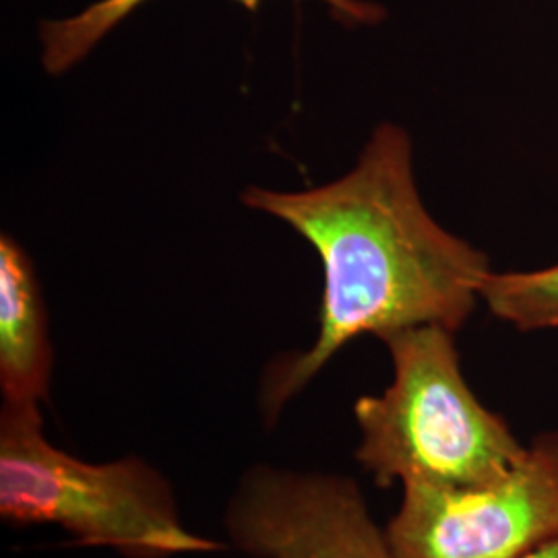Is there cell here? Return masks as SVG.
Instances as JSON below:
<instances>
[{
	"mask_svg": "<svg viewBox=\"0 0 558 558\" xmlns=\"http://www.w3.org/2000/svg\"><path fill=\"white\" fill-rule=\"evenodd\" d=\"M383 341L393 380L354 405L360 465L380 486L476 488L507 476L527 445L470 389L453 331L424 325Z\"/></svg>",
	"mask_w": 558,
	"mask_h": 558,
	"instance_id": "7a4b0ae2",
	"label": "cell"
},
{
	"mask_svg": "<svg viewBox=\"0 0 558 558\" xmlns=\"http://www.w3.org/2000/svg\"><path fill=\"white\" fill-rule=\"evenodd\" d=\"M521 558H558V536L548 539L546 544H542L536 550H532L530 555Z\"/></svg>",
	"mask_w": 558,
	"mask_h": 558,
	"instance_id": "9c48e42d",
	"label": "cell"
},
{
	"mask_svg": "<svg viewBox=\"0 0 558 558\" xmlns=\"http://www.w3.org/2000/svg\"><path fill=\"white\" fill-rule=\"evenodd\" d=\"M242 203L308 240L325 278L315 343L276 360L263 379L260 408L269 420L352 339H385L424 325L456 333L493 271L480 251L426 211L414 182L412 143L396 124H380L356 168L336 182L300 193L248 189Z\"/></svg>",
	"mask_w": 558,
	"mask_h": 558,
	"instance_id": "6da1fadb",
	"label": "cell"
},
{
	"mask_svg": "<svg viewBox=\"0 0 558 558\" xmlns=\"http://www.w3.org/2000/svg\"><path fill=\"white\" fill-rule=\"evenodd\" d=\"M480 300L488 311L521 331L558 327V265L538 271H490Z\"/></svg>",
	"mask_w": 558,
	"mask_h": 558,
	"instance_id": "ba28073f",
	"label": "cell"
},
{
	"mask_svg": "<svg viewBox=\"0 0 558 558\" xmlns=\"http://www.w3.org/2000/svg\"><path fill=\"white\" fill-rule=\"evenodd\" d=\"M149 0H98L66 20L44 21L40 25L41 64L50 75H62L80 64L122 21L129 20ZM246 11H259L263 0H234ZM345 25H375L385 11L366 0H317Z\"/></svg>",
	"mask_w": 558,
	"mask_h": 558,
	"instance_id": "52a82bcc",
	"label": "cell"
},
{
	"mask_svg": "<svg viewBox=\"0 0 558 558\" xmlns=\"http://www.w3.org/2000/svg\"><path fill=\"white\" fill-rule=\"evenodd\" d=\"M393 558H521L558 536V428L476 488L403 486L385 527Z\"/></svg>",
	"mask_w": 558,
	"mask_h": 558,
	"instance_id": "277c9868",
	"label": "cell"
},
{
	"mask_svg": "<svg viewBox=\"0 0 558 558\" xmlns=\"http://www.w3.org/2000/svg\"><path fill=\"white\" fill-rule=\"evenodd\" d=\"M0 515L11 525H57L80 544L129 558L220 550L189 532L172 488L143 459L87 463L44 435L40 403L4 401L0 412Z\"/></svg>",
	"mask_w": 558,
	"mask_h": 558,
	"instance_id": "3957f363",
	"label": "cell"
},
{
	"mask_svg": "<svg viewBox=\"0 0 558 558\" xmlns=\"http://www.w3.org/2000/svg\"><path fill=\"white\" fill-rule=\"evenodd\" d=\"M226 527L255 558H393L354 480L259 465L240 480Z\"/></svg>",
	"mask_w": 558,
	"mask_h": 558,
	"instance_id": "5b68a950",
	"label": "cell"
},
{
	"mask_svg": "<svg viewBox=\"0 0 558 558\" xmlns=\"http://www.w3.org/2000/svg\"><path fill=\"white\" fill-rule=\"evenodd\" d=\"M52 348L32 260L11 236L0 239V387L4 401L40 403L48 393Z\"/></svg>",
	"mask_w": 558,
	"mask_h": 558,
	"instance_id": "8992f818",
	"label": "cell"
}]
</instances>
